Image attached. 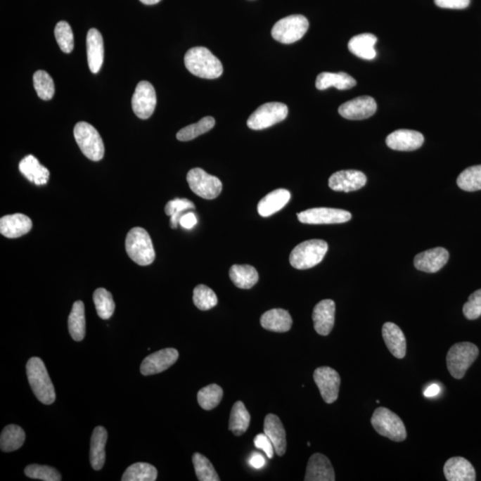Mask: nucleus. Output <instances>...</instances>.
I'll return each mask as SVG.
<instances>
[{"instance_id":"nucleus-1","label":"nucleus","mask_w":481,"mask_h":481,"mask_svg":"<svg viewBox=\"0 0 481 481\" xmlns=\"http://www.w3.org/2000/svg\"><path fill=\"white\" fill-rule=\"evenodd\" d=\"M185 65L192 75L199 78L217 79L223 73L222 62L205 46L189 49L185 56Z\"/></svg>"},{"instance_id":"nucleus-2","label":"nucleus","mask_w":481,"mask_h":481,"mask_svg":"<svg viewBox=\"0 0 481 481\" xmlns=\"http://www.w3.org/2000/svg\"><path fill=\"white\" fill-rule=\"evenodd\" d=\"M26 371L30 386L37 399L44 405H51L55 402V387L44 362L39 357H32L27 363Z\"/></svg>"},{"instance_id":"nucleus-3","label":"nucleus","mask_w":481,"mask_h":481,"mask_svg":"<svg viewBox=\"0 0 481 481\" xmlns=\"http://www.w3.org/2000/svg\"><path fill=\"white\" fill-rule=\"evenodd\" d=\"M126 252L134 262L148 266L155 262V250L151 237L142 227H134L126 237Z\"/></svg>"},{"instance_id":"nucleus-4","label":"nucleus","mask_w":481,"mask_h":481,"mask_svg":"<svg viewBox=\"0 0 481 481\" xmlns=\"http://www.w3.org/2000/svg\"><path fill=\"white\" fill-rule=\"evenodd\" d=\"M328 250L326 240L314 239L300 243L290 254V263L294 269H312L322 262Z\"/></svg>"},{"instance_id":"nucleus-5","label":"nucleus","mask_w":481,"mask_h":481,"mask_svg":"<svg viewBox=\"0 0 481 481\" xmlns=\"http://www.w3.org/2000/svg\"><path fill=\"white\" fill-rule=\"evenodd\" d=\"M77 143L86 158L99 162L105 155V145L98 130L88 122L77 123L73 130Z\"/></svg>"},{"instance_id":"nucleus-6","label":"nucleus","mask_w":481,"mask_h":481,"mask_svg":"<svg viewBox=\"0 0 481 481\" xmlns=\"http://www.w3.org/2000/svg\"><path fill=\"white\" fill-rule=\"evenodd\" d=\"M371 423L380 436L386 437L395 442H402L406 439V430L403 421L397 414L385 407H379L374 411Z\"/></svg>"},{"instance_id":"nucleus-7","label":"nucleus","mask_w":481,"mask_h":481,"mask_svg":"<svg viewBox=\"0 0 481 481\" xmlns=\"http://www.w3.org/2000/svg\"><path fill=\"white\" fill-rule=\"evenodd\" d=\"M479 356V349L475 344L459 342L454 344L447 356V366L451 376L462 379Z\"/></svg>"},{"instance_id":"nucleus-8","label":"nucleus","mask_w":481,"mask_h":481,"mask_svg":"<svg viewBox=\"0 0 481 481\" xmlns=\"http://www.w3.org/2000/svg\"><path fill=\"white\" fill-rule=\"evenodd\" d=\"M309 23L305 16L293 15L279 20L274 25L271 34L274 39L283 44H292L306 34Z\"/></svg>"},{"instance_id":"nucleus-9","label":"nucleus","mask_w":481,"mask_h":481,"mask_svg":"<svg viewBox=\"0 0 481 481\" xmlns=\"http://www.w3.org/2000/svg\"><path fill=\"white\" fill-rule=\"evenodd\" d=\"M288 115V107L278 102L266 103L260 105L247 120V125L254 130L270 128L283 122Z\"/></svg>"},{"instance_id":"nucleus-10","label":"nucleus","mask_w":481,"mask_h":481,"mask_svg":"<svg viewBox=\"0 0 481 481\" xmlns=\"http://www.w3.org/2000/svg\"><path fill=\"white\" fill-rule=\"evenodd\" d=\"M186 180L192 191L203 199H215L222 191V181L203 169L195 168L190 170L187 173Z\"/></svg>"},{"instance_id":"nucleus-11","label":"nucleus","mask_w":481,"mask_h":481,"mask_svg":"<svg viewBox=\"0 0 481 481\" xmlns=\"http://www.w3.org/2000/svg\"><path fill=\"white\" fill-rule=\"evenodd\" d=\"M157 103L155 88L148 82H140L134 92L132 105L135 115L139 119L147 120L155 112Z\"/></svg>"},{"instance_id":"nucleus-12","label":"nucleus","mask_w":481,"mask_h":481,"mask_svg":"<svg viewBox=\"0 0 481 481\" xmlns=\"http://www.w3.org/2000/svg\"><path fill=\"white\" fill-rule=\"evenodd\" d=\"M352 216L347 210L332 208H314L298 214L300 222L309 225L342 224L349 222Z\"/></svg>"},{"instance_id":"nucleus-13","label":"nucleus","mask_w":481,"mask_h":481,"mask_svg":"<svg viewBox=\"0 0 481 481\" xmlns=\"http://www.w3.org/2000/svg\"><path fill=\"white\" fill-rule=\"evenodd\" d=\"M314 380L323 401L327 404L335 402L338 399L340 386L339 373L328 366L319 367L314 372Z\"/></svg>"},{"instance_id":"nucleus-14","label":"nucleus","mask_w":481,"mask_h":481,"mask_svg":"<svg viewBox=\"0 0 481 481\" xmlns=\"http://www.w3.org/2000/svg\"><path fill=\"white\" fill-rule=\"evenodd\" d=\"M377 111V103L372 96H363L342 103L339 107L340 115L352 120H366Z\"/></svg>"},{"instance_id":"nucleus-15","label":"nucleus","mask_w":481,"mask_h":481,"mask_svg":"<svg viewBox=\"0 0 481 481\" xmlns=\"http://www.w3.org/2000/svg\"><path fill=\"white\" fill-rule=\"evenodd\" d=\"M179 356L178 350L172 347L160 349L143 359L140 371L146 376L165 372L177 362Z\"/></svg>"},{"instance_id":"nucleus-16","label":"nucleus","mask_w":481,"mask_h":481,"mask_svg":"<svg viewBox=\"0 0 481 481\" xmlns=\"http://www.w3.org/2000/svg\"><path fill=\"white\" fill-rule=\"evenodd\" d=\"M366 176L359 170H340L330 177L329 186L336 192H353L366 186Z\"/></svg>"},{"instance_id":"nucleus-17","label":"nucleus","mask_w":481,"mask_h":481,"mask_svg":"<svg viewBox=\"0 0 481 481\" xmlns=\"http://www.w3.org/2000/svg\"><path fill=\"white\" fill-rule=\"evenodd\" d=\"M422 133L416 130L399 129L387 136L386 143L396 151L410 152L419 149L423 145Z\"/></svg>"},{"instance_id":"nucleus-18","label":"nucleus","mask_w":481,"mask_h":481,"mask_svg":"<svg viewBox=\"0 0 481 481\" xmlns=\"http://www.w3.org/2000/svg\"><path fill=\"white\" fill-rule=\"evenodd\" d=\"M312 319L316 332L319 335H329L335 320V302L333 300H321L314 307Z\"/></svg>"},{"instance_id":"nucleus-19","label":"nucleus","mask_w":481,"mask_h":481,"mask_svg":"<svg viewBox=\"0 0 481 481\" xmlns=\"http://www.w3.org/2000/svg\"><path fill=\"white\" fill-rule=\"evenodd\" d=\"M449 253L445 248L437 247L417 254L413 264L416 269L426 273L440 271L449 262Z\"/></svg>"},{"instance_id":"nucleus-20","label":"nucleus","mask_w":481,"mask_h":481,"mask_svg":"<svg viewBox=\"0 0 481 481\" xmlns=\"http://www.w3.org/2000/svg\"><path fill=\"white\" fill-rule=\"evenodd\" d=\"M32 229V219L25 214L6 215L0 219V233L8 238H18L28 233Z\"/></svg>"},{"instance_id":"nucleus-21","label":"nucleus","mask_w":481,"mask_h":481,"mask_svg":"<svg viewBox=\"0 0 481 481\" xmlns=\"http://www.w3.org/2000/svg\"><path fill=\"white\" fill-rule=\"evenodd\" d=\"M305 480H335V474L330 460L322 454H314L307 463Z\"/></svg>"},{"instance_id":"nucleus-22","label":"nucleus","mask_w":481,"mask_h":481,"mask_svg":"<svg viewBox=\"0 0 481 481\" xmlns=\"http://www.w3.org/2000/svg\"><path fill=\"white\" fill-rule=\"evenodd\" d=\"M444 474L449 481L476 480L475 469L473 464L463 457H452L444 466Z\"/></svg>"},{"instance_id":"nucleus-23","label":"nucleus","mask_w":481,"mask_h":481,"mask_svg":"<svg viewBox=\"0 0 481 481\" xmlns=\"http://www.w3.org/2000/svg\"><path fill=\"white\" fill-rule=\"evenodd\" d=\"M264 433L271 440L277 456H283L286 452V432L279 417L276 414L269 413L266 416Z\"/></svg>"},{"instance_id":"nucleus-24","label":"nucleus","mask_w":481,"mask_h":481,"mask_svg":"<svg viewBox=\"0 0 481 481\" xmlns=\"http://www.w3.org/2000/svg\"><path fill=\"white\" fill-rule=\"evenodd\" d=\"M383 338L387 349L397 359H402L406 354V340L402 330L395 323L387 322L383 326Z\"/></svg>"},{"instance_id":"nucleus-25","label":"nucleus","mask_w":481,"mask_h":481,"mask_svg":"<svg viewBox=\"0 0 481 481\" xmlns=\"http://www.w3.org/2000/svg\"><path fill=\"white\" fill-rule=\"evenodd\" d=\"M103 39L98 30L90 29L86 35V55L90 71L98 73L103 63Z\"/></svg>"},{"instance_id":"nucleus-26","label":"nucleus","mask_w":481,"mask_h":481,"mask_svg":"<svg viewBox=\"0 0 481 481\" xmlns=\"http://www.w3.org/2000/svg\"><path fill=\"white\" fill-rule=\"evenodd\" d=\"M19 170L30 182L37 186L46 185L49 182V170L40 165L39 160L32 155H27L20 162Z\"/></svg>"},{"instance_id":"nucleus-27","label":"nucleus","mask_w":481,"mask_h":481,"mask_svg":"<svg viewBox=\"0 0 481 481\" xmlns=\"http://www.w3.org/2000/svg\"><path fill=\"white\" fill-rule=\"evenodd\" d=\"M264 329L276 333H286L293 325L292 316L287 310L274 309L264 313L260 319Z\"/></svg>"},{"instance_id":"nucleus-28","label":"nucleus","mask_w":481,"mask_h":481,"mask_svg":"<svg viewBox=\"0 0 481 481\" xmlns=\"http://www.w3.org/2000/svg\"><path fill=\"white\" fill-rule=\"evenodd\" d=\"M290 193L286 189L274 190L260 200L258 212L263 218L272 216L278 212L290 202Z\"/></svg>"},{"instance_id":"nucleus-29","label":"nucleus","mask_w":481,"mask_h":481,"mask_svg":"<svg viewBox=\"0 0 481 481\" xmlns=\"http://www.w3.org/2000/svg\"><path fill=\"white\" fill-rule=\"evenodd\" d=\"M106 430L102 426H98L94 430L90 445V463L94 470H101L105 463V444L107 441Z\"/></svg>"},{"instance_id":"nucleus-30","label":"nucleus","mask_w":481,"mask_h":481,"mask_svg":"<svg viewBox=\"0 0 481 481\" xmlns=\"http://www.w3.org/2000/svg\"><path fill=\"white\" fill-rule=\"evenodd\" d=\"M377 38L371 33H363V34L353 37L349 40L347 48L350 52L357 56V58L365 60H373L376 58L377 53L374 49V46L377 43Z\"/></svg>"},{"instance_id":"nucleus-31","label":"nucleus","mask_w":481,"mask_h":481,"mask_svg":"<svg viewBox=\"0 0 481 481\" xmlns=\"http://www.w3.org/2000/svg\"><path fill=\"white\" fill-rule=\"evenodd\" d=\"M357 80L345 72H322L317 76L316 86L317 89L325 90L334 86L337 89L346 90L354 88Z\"/></svg>"},{"instance_id":"nucleus-32","label":"nucleus","mask_w":481,"mask_h":481,"mask_svg":"<svg viewBox=\"0 0 481 481\" xmlns=\"http://www.w3.org/2000/svg\"><path fill=\"white\" fill-rule=\"evenodd\" d=\"M69 332L75 342H82L86 334L84 303L82 300L75 302L68 319Z\"/></svg>"},{"instance_id":"nucleus-33","label":"nucleus","mask_w":481,"mask_h":481,"mask_svg":"<svg viewBox=\"0 0 481 481\" xmlns=\"http://www.w3.org/2000/svg\"><path fill=\"white\" fill-rule=\"evenodd\" d=\"M230 279L240 289H250L259 281V274L250 265H233L229 271Z\"/></svg>"},{"instance_id":"nucleus-34","label":"nucleus","mask_w":481,"mask_h":481,"mask_svg":"<svg viewBox=\"0 0 481 481\" xmlns=\"http://www.w3.org/2000/svg\"><path fill=\"white\" fill-rule=\"evenodd\" d=\"M25 441V432L21 427L10 424L0 436V447L3 452H12L20 449Z\"/></svg>"},{"instance_id":"nucleus-35","label":"nucleus","mask_w":481,"mask_h":481,"mask_svg":"<svg viewBox=\"0 0 481 481\" xmlns=\"http://www.w3.org/2000/svg\"><path fill=\"white\" fill-rule=\"evenodd\" d=\"M250 422V416L245 404L242 401H237L232 407L229 429L236 436H242L248 430Z\"/></svg>"},{"instance_id":"nucleus-36","label":"nucleus","mask_w":481,"mask_h":481,"mask_svg":"<svg viewBox=\"0 0 481 481\" xmlns=\"http://www.w3.org/2000/svg\"><path fill=\"white\" fill-rule=\"evenodd\" d=\"M158 472L155 466L146 463H136L125 470L122 481H155Z\"/></svg>"},{"instance_id":"nucleus-37","label":"nucleus","mask_w":481,"mask_h":481,"mask_svg":"<svg viewBox=\"0 0 481 481\" xmlns=\"http://www.w3.org/2000/svg\"><path fill=\"white\" fill-rule=\"evenodd\" d=\"M214 126H215V120H214L213 117H205V118L199 120L195 124L188 125L180 129L178 134H177V139L182 142L191 141V140L196 139L197 136L210 132V129H213Z\"/></svg>"},{"instance_id":"nucleus-38","label":"nucleus","mask_w":481,"mask_h":481,"mask_svg":"<svg viewBox=\"0 0 481 481\" xmlns=\"http://www.w3.org/2000/svg\"><path fill=\"white\" fill-rule=\"evenodd\" d=\"M93 300L99 317L103 320L111 319L115 310V303L113 302L111 293L105 289L99 288L94 293Z\"/></svg>"},{"instance_id":"nucleus-39","label":"nucleus","mask_w":481,"mask_h":481,"mask_svg":"<svg viewBox=\"0 0 481 481\" xmlns=\"http://www.w3.org/2000/svg\"><path fill=\"white\" fill-rule=\"evenodd\" d=\"M193 203L188 199L176 198L169 200L165 206L166 215L170 217V226L175 229L179 225V220L186 212L190 210H195Z\"/></svg>"},{"instance_id":"nucleus-40","label":"nucleus","mask_w":481,"mask_h":481,"mask_svg":"<svg viewBox=\"0 0 481 481\" xmlns=\"http://www.w3.org/2000/svg\"><path fill=\"white\" fill-rule=\"evenodd\" d=\"M457 185L466 192H475L481 190V165L469 167L460 174Z\"/></svg>"},{"instance_id":"nucleus-41","label":"nucleus","mask_w":481,"mask_h":481,"mask_svg":"<svg viewBox=\"0 0 481 481\" xmlns=\"http://www.w3.org/2000/svg\"><path fill=\"white\" fill-rule=\"evenodd\" d=\"M223 397L222 387L217 384L203 387L199 390L197 399L200 407L205 410H212L219 405Z\"/></svg>"},{"instance_id":"nucleus-42","label":"nucleus","mask_w":481,"mask_h":481,"mask_svg":"<svg viewBox=\"0 0 481 481\" xmlns=\"http://www.w3.org/2000/svg\"><path fill=\"white\" fill-rule=\"evenodd\" d=\"M33 85L39 98L49 101L55 95V84L51 76L48 72L39 70L33 75Z\"/></svg>"},{"instance_id":"nucleus-43","label":"nucleus","mask_w":481,"mask_h":481,"mask_svg":"<svg viewBox=\"0 0 481 481\" xmlns=\"http://www.w3.org/2000/svg\"><path fill=\"white\" fill-rule=\"evenodd\" d=\"M193 463L195 466L197 479L200 481H219V477L212 463L203 454L195 453L193 456Z\"/></svg>"},{"instance_id":"nucleus-44","label":"nucleus","mask_w":481,"mask_h":481,"mask_svg":"<svg viewBox=\"0 0 481 481\" xmlns=\"http://www.w3.org/2000/svg\"><path fill=\"white\" fill-rule=\"evenodd\" d=\"M193 303L200 310L206 312L218 304V297L213 290L205 285L197 286L193 290Z\"/></svg>"},{"instance_id":"nucleus-45","label":"nucleus","mask_w":481,"mask_h":481,"mask_svg":"<svg viewBox=\"0 0 481 481\" xmlns=\"http://www.w3.org/2000/svg\"><path fill=\"white\" fill-rule=\"evenodd\" d=\"M55 36L59 48L63 53H69L72 51L75 48V37L68 23L59 22L55 28Z\"/></svg>"},{"instance_id":"nucleus-46","label":"nucleus","mask_w":481,"mask_h":481,"mask_svg":"<svg viewBox=\"0 0 481 481\" xmlns=\"http://www.w3.org/2000/svg\"><path fill=\"white\" fill-rule=\"evenodd\" d=\"M25 473L27 477L31 479L41 480L45 481H60L62 480L61 474L55 468L39 466V464H31L25 468Z\"/></svg>"},{"instance_id":"nucleus-47","label":"nucleus","mask_w":481,"mask_h":481,"mask_svg":"<svg viewBox=\"0 0 481 481\" xmlns=\"http://www.w3.org/2000/svg\"><path fill=\"white\" fill-rule=\"evenodd\" d=\"M463 312L468 320H475L481 316V289L470 294L463 305Z\"/></svg>"},{"instance_id":"nucleus-48","label":"nucleus","mask_w":481,"mask_h":481,"mask_svg":"<svg viewBox=\"0 0 481 481\" xmlns=\"http://www.w3.org/2000/svg\"><path fill=\"white\" fill-rule=\"evenodd\" d=\"M254 445L258 449H262L265 452L267 456L271 459L275 454V447H274L271 440L265 433L258 434L254 439Z\"/></svg>"},{"instance_id":"nucleus-49","label":"nucleus","mask_w":481,"mask_h":481,"mask_svg":"<svg viewBox=\"0 0 481 481\" xmlns=\"http://www.w3.org/2000/svg\"><path fill=\"white\" fill-rule=\"evenodd\" d=\"M441 8L464 9L470 5V0H434Z\"/></svg>"},{"instance_id":"nucleus-50","label":"nucleus","mask_w":481,"mask_h":481,"mask_svg":"<svg viewBox=\"0 0 481 481\" xmlns=\"http://www.w3.org/2000/svg\"><path fill=\"white\" fill-rule=\"evenodd\" d=\"M198 223L197 220V217L195 213L191 212H187L181 217L179 220V225L186 229H192Z\"/></svg>"},{"instance_id":"nucleus-51","label":"nucleus","mask_w":481,"mask_h":481,"mask_svg":"<svg viewBox=\"0 0 481 481\" xmlns=\"http://www.w3.org/2000/svg\"><path fill=\"white\" fill-rule=\"evenodd\" d=\"M249 463L255 469H262L265 466L266 460L264 458L262 454L255 453L250 456Z\"/></svg>"},{"instance_id":"nucleus-52","label":"nucleus","mask_w":481,"mask_h":481,"mask_svg":"<svg viewBox=\"0 0 481 481\" xmlns=\"http://www.w3.org/2000/svg\"><path fill=\"white\" fill-rule=\"evenodd\" d=\"M440 390L441 387L440 385H437V384H430V385L427 387L426 390H424V396L426 397H436L437 395H439Z\"/></svg>"},{"instance_id":"nucleus-53","label":"nucleus","mask_w":481,"mask_h":481,"mask_svg":"<svg viewBox=\"0 0 481 481\" xmlns=\"http://www.w3.org/2000/svg\"><path fill=\"white\" fill-rule=\"evenodd\" d=\"M140 1H141L143 4L151 6L158 4L162 0H140Z\"/></svg>"}]
</instances>
